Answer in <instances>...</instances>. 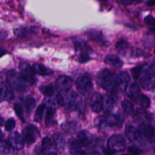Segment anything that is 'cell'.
Segmentation results:
<instances>
[{"label": "cell", "instance_id": "cell-1", "mask_svg": "<svg viewBox=\"0 0 155 155\" xmlns=\"http://www.w3.org/2000/svg\"><path fill=\"white\" fill-rule=\"evenodd\" d=\"M97 82L101 87L108 92L115 93L116 90V74L107 69L101 71L97 76Z\"/></svg>", "mask_w": 155, "mask_h": 155}, {"label": "cell", "instance_id": "cell-2", "mask_svg": "<svg viewBox=\"0 0 155 155\" xmlns=\"http://www.w3.org/2000/svg\"><path fill=\"white\" fill-rule=\"evenodd\" d=\"M62 104L73 110H80L81 111L85 106L84 100L83 97L74 91L67 93L64 97H62Z\"/></svg>", "mask_w": 155, "mask_h": 155}, {"label": "cell", "instance_id": "cell-3", "mask_svg": "<svg viewBox=\"0 0 155 155\" xmlns=\"http://www.w3.org/2000/svg\"><path fill=\"white\" fill-rule=\"evenodd\" d=\"M7 82L12 89L20 92L25 91L30 86L23 76L15 71H10L8 73Z\"/></svg>", "mask_w": 155, "mask_h": 155}, {"label": "cell", "instance_id": "cell-4", "mask_svg": "<svg viewBox=\"0 0 155 155\" xmlns=\"http://www.w3.org/2000/svg\"><path fill=\"white\" fill-rule=\"evenodd\" d=\"M126 135L130 141L136 142L142 148H145V149L148 148L146 139L144 138L139 130L136 129L133 125H130V124L127 125V128H126Z\"/></svg>", "mask_w": 155, "mask_h": 155}, {"label": "cell", "instance_id": "cell-5", "mask_svg": "<svg viewBox=\"0 0 155 155\" xmlns=\"http://www.w3.org/2000/svg\"><path fill=\"white\" fill-rule=\"evenodd\" d=\"M154 63L152 62L148 68V69L145 71V74H143L140 80V84L143 87V89H146V90H151L154 88Z\"/></svg>", "mask_w": 155, "mask_h": 155}, {"label": "cell", "instance_id": "cell-6", "mask_svg": "<svg viewBox=\"0 0 155 155\" xmlns=\"http://www.w3.org/2000/svg\"><path fill=\"white\" fill-rule=\"evenodd\" d=\"M107 147L112 153L123 151L126 148V141L121 135H113L107 141Z\"/></svg>", "mask_w": 155, "mask_h": 155}, {"label": "cell", "instance_id": "cell-7", "mask_svg": "<svg viewBox=\"0 0 155 155\" xmlns=\"http://www.w3.org/2000/svg\"><path fill=\"white\" fill-rule=\"evenodd\" d=\"M76 85H77L78 90L83 95H86L92 89V79L89 74H83L77 79V81H76Z\"/></svg>", "mask_w": 155, "mask_h": 155}, {"label": "cell", "instance_id": "cell-8", "mask_svg": "<svg viewBox=\"0 0 155 155\" xmlns=\"http://www.w3.org/2000/svg\"><path fill=\"white\" fill-rule=\"evenodd\" d=\"M20 71H21V74L30 86H33L36 83V74L33 71V68L30 67L28 64L21 63L20 64Z\"/></svg>", "mask_w": 155, "mask_h": 155}, {"label": "cell", "instance_id": "cell-9", "mask_svg": "<svg viewBox=\"0 0 155 155\" xmlns=\"http://www.w3.org/2000/svg\"><path fill=\"white\" fill-rule=\"evenodd\" d=\"M22 136L24 142L28 145H31L36 142L37 138L39 136V133L36 127L30 125L24 129Z\"/></svg>", "mask_w": 155, "mask_h": 155}, {"label": "cell", "instance_id": "cell-10", "mask_svg": "<svg viewBox=\"0 0 155 155\" xmlns=\"http://www.w3.org/2000/svg\"><path fill=\"white\" fill-rule=\"evenodd\" d=\"M130 81V77L127 72H120L116 74L117 92H125Z\"/></svg>", "mask_w": 155, "mask_h": 155}, {"label": "cell", "instance_id": "cell-11", "mask_svg": "<svg viewBox=\"0 0 155 155\" xmlns=\"http://www.w3.org/2000/svg\"><path fill=\"white\" fill-rule=\"evenodd\" d=\"M8 142L9 143V145L13 149L20 151L24 148V141H23L22 137L17 132H13V133H10L8 138Z\"/></svg>", "mask_w": 155, "mask_h": 155}, {"label": "cell", "instance_id": "cell-12", "mask_svg": "<svg viewBox=\"0 0 155 155\" xmlns=\"http://www.w3.org/2000/svg\"><path fill=\"white\" fill-rule=\"evenodd\" d=\"M124 119L120 114H112L109 115L101 122L102 124H105L106 127H109L110 128H119L122 126Z\"/></svg>", "mask_w": 155, "mask_h": 155}, {"label": "cell", "instance_id": "cell-13", "mask_svg": "<svg viewBox=\"0 0 155 155\" xmlns=\"http://www.w3.org/2000/svg\"><path fill=\"white\" fill-rule=\"evenodd\" d=\"M139 131L147 141L151 143L154 142V128L148 124H140Z\"/></svg>", "mask_w": 155, "mask_h": 155}, {"label": "cell", "instance_id": "cell-14", "mask_svg": "<svg viewBox=\"0 0 155 155\" xmlns=\"http://www.w3.org/2000/svg\"><path fill=\"white\" fill-rule=\"evenodd\" d=\"M14 98V92L12 87L8 83H0V102L5 101H10Z\"/></svg>", "mask_w": 155, "mask_h": 155}, {"label": "cell", "instance_id": "cell-15", "mask_svg": "<svg viewBox=\"0 0 155 155\" xmlns=\"http://www.w3.org/2000/svg\"><path fill=\"white\" fill-rule=\"evenodd\" d=\"M72 80L66 76H61L56 80V87L61 92L69 90L72 87Z\"/></svg>", "mask_w": 155, "mask_h": 155}, {"label": "cell", "instance_id": "cell-16", "mask_svg": "<svg viewBox=\"0 0 155 155\" xmlns=\"http://www.w3.org/2000/svg\"><path fill=\"white\" fill-rule=\"evenodd\" d=\"M89 105L92 111L98 113L101 110V95L95 92L89 97Z\"/></svg>", "mask_w": 155, "mask_h": 155}, {"label": "cell", "instance_id": "cell-17", "mask_svg": "<svg viewBox=\"0 0 155 155\" xmlns=\"http://www.w3.org/2000/svg\"><path fill=\"white\" fill-rule=\"evenodd\" d=\"M38 32H39V29L37 27H23V28H18L15 30V35L18 38H25L31 35L36 34Z\"/></svg>", "mask_w": 155, "mask_h": 155}, {"label": "cell", "instance_id": "cell-18", "mask_svg": "<svg viewBox=\"0 0 155 155\" xmlns=\"http://www.w3.org/2000/svg\"><path fill=\"white\" fill-rule=\"evenodd\" d=\"M77 141L81 148L89 146L92 143V138L89 137V134L86 130H83L78 133V138L77 139Z\"/></svg>", "mask_w": 155, "mask_h": 155}, {"label": "cell", "instance_id": "cell-19", "mask_svg": "<svg viewBox=\"0 0 155 155\" xmlns=\"http://www.w3.org/2000/svg\"><path fill=\"white\" fill-rule=\"evenodd\" d=\"M114 107V101L109 95H104L101 96V110L105 114H110Z\"/></svg>", "mask_w": 155, "mask_h": 155}, {"label": "cell", "instance_id": "cell-20", "mask_svg": "<svg viewBox=\"0 0 155 155\" xmlns=\"http://www.w3.org/2000/svg\"><path fill=\"white\" fill-rule=\"evenodd\" d=\"M74 46H75V50L78 52H89V50H91L90 47L88 45L87 42L83 39H80V38H74Z\"/></svg>", "mask_w": 155, "mask_h": 155}, {"label": "cell", "instance_id": "cell-21", "mask_svg": "<svg viewBox=\"0 0 155 155\" xmlns=\"http://www.w3.org/2000/svg\"><path fill=\"white\" fill-rule=\"evenodd\" d=\"M133 119L136 122L139 123V124H148L150 121V117L143 110L138 109L133 115Z\"/></svg>", "mask_w": 155, "mask_h": 155}, {"label": "cell", "instance_id": "cell-22", "mask_svg": "<svg viewBox=\"0 0 155 155\" xmlns=\"http://www.w3.org/2000/svg\"><path fill=\"white\" fill-rule=\"evenodd\" d=\"M104 62L107 64L111 65L115 68H121L124 65V62L118 56L114 54H108L104 58Z\"/></svg>", "mask_w": 155, "mask_h": 155}, {"label": "cell", "instance_id": "cell-23", "mask_svg": "<svg viewBox=\"0 0 155 155\" xmlns=\"http://www.w3.org/2000/svg\"><path fill=\"white\" fill-rule=\"evenodd\" d=\"M33 70L35 74L41 76H49L54 74L52 70L46 68L42 64H34L33 66Z\"/></svg>", "mask_w": 155, "mask_h": 155}, {"label": "cell", "instance_id": "cell-24", "mask_svg": "<svg viewBox=\"0 0 155 155\" xmlns=\"http://www.w3.org/2000/svg\"><path fill=\"white\" fill-rule=\"evenodd\" d=\"M86 35L90 38L91 39L94 41H96L98 43L102 44L104 42V37L101 31L97 30H90L86 32Z\"/></svg>", "mask_w": 155, "mask_h": 155}, {"label": "cell", "instance_id": "cell-25", "mask_svg": "<svg viewBox=\"0 0 155 155\" xmlns=\"http://www.w3.org/2000/svg\"><path fill=\"white\" fill-rule=\"evenodd\" d=\"M53 139H54V145L56 147V149L58 151L61 152L64 148L65 140L64 139L63 136L61 133H56L53 135Z\"/></svg>", "mask_w": 155, "mask_h": 155}, {"label": "cell", "instance_id": "cell-26", "mask_svg": "<svg viewBox=\"0 0 155 155\" xmlns=\"http://www.w3.org/2000/svg\"><path fill=\"white\" fill-rule=\"evenodd\" d=\"M140 95L141 92L139 86L136 83H132L130 86V89H129V96H130V98H131V99H133V101H137Z\"/></svg>", "mask_w": 155, "mask_h": 155}, {"label": "cell", "instance_id": "cell-27", "mask_svg": "<svg viewBox=\"0 0 155 155\" xmlns=\"http://www.w3.org/2000/svg\"><path fill=\"white\" fill-rule=\"evenodd\" d=\"M23 104H24L25 110L27 114H30L36 106V100L30 96H26L23 98Z\"/></svg>", "mask_w": 155, "mask_h": 155}, {"label": "cell", "instance_id": "cell-28", "mask_svg": "<svg viewBox=\"0 0 155 155\" xmlns=\"http://www.w3.org/2000/svg\"><path fill=\"white\" fill-rule=\"evenodd\" d=\"M56 109L55 107L51 106L48 108L46 111V116H45V124L48 127H50L54 123V116H55Z\"/></svg>", "mask_w": 155, "mask_h": 155}, {"label": "cell", "instance_id": "cell-29", "mask_svg": "<svg viewBox=\"0 0 155 155\" xmlns=\"http://www.w3.org/2000/svg\"><path fill=\"white\" fill-rule=\"evenodd\" d=\"M130 48V45L127 42V41L126 39H120V40L117 41L116 44V48L118 51H119L120 54L125 55L126 52H127V49Z\"/></svg>", "mask_w": 155, "mask_h": 155}, {"label": "cell", "instance_id": "cell-30", "mask_svg": "<svg viewBox=\"0 0 155 155\" xmlns=\"http://www.w3.org/2000/svg\"><path fill=\"white\" fill-rule=\"evenodd\" d=\"M122 108L126 115H130L133 111V104L129 100H124L122 102Z\"/></svg>", "mask_w": 155, "mask_h": 155}, {"label": "cell", "instance_id": "cell-31", "mask_svg": "<svg viewBox=\"0 0 155 155\" xmlns=\"http://www.w3.org/2000/svg\"><path fill=\"white\" fill-rule=\"evenodd\" d=\"M45 105L44 104H41L38 107V108L36 109V112H35V115H34V121L36 122H40L42 119V116H43V113L44 111L45 110Z\"/></svg>", "mask_w": 155, "mask_h": 155}, {"label": "cell", "instance_id": "cell-32", "mask_svg": "<svg viewBox=\"0 0 155 155\" xmlns=\"http://www.w3.org/2000/svg\"><path fill=\"white\" fill-rule=\"evenodd\" d=\"M137 101L143 108H148L151 106V99L145 95L141 94Z\"/></svg>", "mask_w": 155, "mask_h": 155}, {"label": "cell", "instance_id": "cell-33", "mask_svg": "<svg viewBox=\"0 0 155 155\" xmlns=\"http://www.w3.org/2000/svg\"><path fill=\"white\" fill-rule=\"evenodd\" d=\"M40 91L45 96H52L54 94V88L51 85H47V86H43L40 88Z\"/></svg>", "mask_w": 155, "mask_h": 155}, {"label": "cell", "instance_id": "cell-34", "mask_svg": "<svg viewBox=\"0 0 155 155\" xmlns=\"http://www.w3.org/2000/svg\"><path fill=\"white\" fill-rule=\"evenodd\" d=\"M77 127V123L74 122V121H71V122H68L67 123V124H65L64 125L63 129L65 131V133H67L68 134H71V133L75 132Z\"/></svg>", "mask_w": 155, "mask_h": 155}, {"label": "cell", "instance_id": "cell-35", "mask_svg": "<svg viewBox=\"0 0 155 155\" xmlns=\"http://www.w3.org/2000/svg\"><path fill=\"white\" fill-rule=\"evenodd\" d=\"M51 141L48 137H45L42 141V145H41V152L45 153L51 148Z\"/></svg>", "mask_w": 155, "mask_h": 155}, {"label": "cell", "instance_id": "cell-36", "mask_svg": "<svg viewBox=\"0 0 155 155\" xmlns=\"http://www.w3.org/2000/svg\"><path fill=\"white\" fill-rule=\"evenodd\" d=\"M11 145L5 141H0V154H5L10 153Z\"/></svg>", "mask_w": 155, "mask_h": 155}, {"label": "cell", "instance_id": "cell-37", "mask_svg": "<svg viewBox=\"0 0 155 155\" xmlns=\"http://www.w3.org/2000/svg\"><path fill=\"white\" fill-rule=\"evenodd\" d=\"M14 109H15V113H16V114L18 115V117H19L22 121H24V113H23L22 106H21L20 104L16 103V104H15V105H14Z\"/></svg>", "mask_w": 155, "mask_h": 155}, {"label": "cell", "instance_id": "cell-38", "mask_svg": "<svg viewBox=\"0 0 155 155\" xmlns=\"http://www.w3.org/2000/svg\"><path fill=\"white\" fill-rule=\"evenodd\" d=\"M142 70H143V67H136L132 69V75H133V78L135 80H137L139 79V77H140V75L142 73Z\"/></svg>", "mask_w": 155, "mask_h": 155}, {"label": "cell", "instance_id": "cell-39", "mask_svg": "<svg viewBox=\"0 0 155 155\" xmlns=\"http://www.w3.org/2000/svg\"><path fill=\"white\" fill-rule=\"evenodd\" d=\"M15 124H16V123H15V120L13 118L8 120L5 123V130L8 132L12 131L15 127Z\"/></svg>", "mask_w": 155, "mask_h": 155}, {"label": "cell", "instance_id": "cell-40", "mask_svg": "<svg viewBox=\"0 0 155 155\" xmlns=\"http://www.w3.org/2000/svg\"><path fill=\"white\" fill-rule=\"evenodd\" d=\"M90 60V57L89 55V52H80L78 57V61L80 63H86Z\"/></svg>", "mask_w": 155, "mask_h": 155}, {"label": "cell", "instance_id": "cell-41", "mask_svg": "<svg viewBox=\"0 0 155 155\" xmlns=\"http://www.w3.org/2000/svg\"><path fill=\"white\" fill-rule=\"evenodd\" d=\"M144 21H145V24H149V25H154L155 23L154 18L153 16H151V15H148V16L145 17Z\"/></svg>", "mask_w": 155, "mask_h": 155}, {"label": "cell", "instance_id": "cell-42", "mask_svg": "<svg viewBox=\"0 0 155 155\" xmlns=\"http://www.w3.org/2000/svg\"><path fill=\"white\" fill-rule=\"evenodd\" d=\"M128 151H129V152H130L131 154H139L142 153V151H141L140 149H139V148L136 146L129 147Z\"/></svg>", "mask_w": 155, "mask_h": 155}, {"label": "cell", "instance_id": "cell-43", "mask_svg": "<svg viewBox=\"0 0 155 155\" xmlns=\"http://www.w3.org/2000/svg\"><path fill=\"white\" fill-rule=\"evenodd\" d=\"M119 1L124 5H130L136 2V0H119Z\"/></svg>", "mask_w": 155, "mask_h": 155}, {"label": "cell", "instance_id": "cell-44", "mask_svg": "<svg viewBox=\"0 0 155 155\" xmlns=\"http://www.w3.org/2000/svg\"><path fill=\"white\" fill-rule=\"evenodd\" d=\"M7 36V33L5 32H2V31H0V40H2L3 39L6 37Z\"/></svg>", "mask_w": 155, "mask_h": 155}, {"label": "cell", "instance_id": "cell-45", "mask_svg": "<svg viewBox=\"0 0 155 155\" xmlns=\"http://www.w3.org/2000/svg\"><path fill=\"white\" fill-rule=\"evenodd\" d=\"M155 4V0H149V1L147 2V5L148 6H154Z\"/></svg>", "mask_w": 155, "mask_h": 155}, {"label": "cell", "instance_id": "cell-46", "mask_svg": "<svg viewBox=\"0 0 155 155\" xmlns=\"http://www.w3.org/2000/svg\"><path fill=\"white\" fill-rule=\"evenodd\" d=\"M5 54H6L5 50L2 49V48H0V58L2 57V56L5 55Z\"/></svg>", "mask_w": 155, "mask_h": 155}, {"label": "cell", "instance_id": "cell-47", "mask_svg": "<svg viewBox=\"0 0 155 155\" xmlns=\"http://www.w3.org/2000/svg\"><path fill=\"white\" fill-rule=\"evenodd\" d=\"M2 122H3V120H2V118L1 117H0V126H1L2 124Z\"/></svg>", "mask_w": 155, "mask_h": 155}, {"label": "cell", "instance_id": "cell-48", "mask_svg": "<svg viewBox=\"0 0 155 155\" xmlns=\"http://www.w3.org/2000/svg\"><path fill=\"white\" fill-rule=\"evenodd\" d=\"M2 140V133L0 132V141Z\"/></svg>", "mask_w": 155, "mask_h": 155}, {"label": "cell", "instance_id": "cell-49", "mask_svg": "<svg viewBox=\"0 0 155 155\" xmlns=\"http://www.w3.org/2000/svg\"><path fill=\"white\" fill-rule=\"evenodd\" d=\"M142 1H143V0H136V2H140Z\"/></svg>", "mask_w": 155, "mask_h": 155}, {"label": "cell", "instance_id": "cell-50", "mask_svg": "<svg viewBox=\"0 0 155 155\" xmlns=\"http://www.w3.org/2000/svg\"><path fill=\"white\" fill-rule=\"evenodd\" d=\"M105 1H107V0H105Z\"/></svg>", "mask_w": 155, "mask_h": 155}]
</instances>
